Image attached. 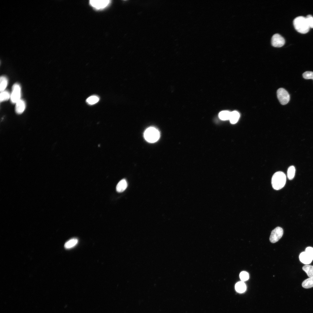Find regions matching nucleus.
Returning a JSON list of instances; mask_svg holds the SVG:
<instances>
[{
  "mask_svg": "<svg viewBox=\"0 0 313 313\" xmlns=\"http://www.w3.org/2000/svg\"><path fill=\"white\" fill-rule=\"evenodd\" d=\"M293 23L295 29L299 32L304 34L309 32L310 28L306 17H298L294 19Z\"/></svg>",
  "mask_w": 313,
  "mask_h": 313,
  "instance_id": "f03ea898",
  "label": "nucleus"
},
{
  "mask_svg": "<svg viewBox=\"0 0 313 313\" xmlns=\"http://www.w3.org/2000/svg\"><path fill=\"white\" fill-rule=\"evenodd\" d=\"M285 42L284 39L278 34L273 35L271 39L272 45L275 47H282L284 45Z\"/></svg>",
  "mask_w": 313,
  "mask_h": 313,
  "instance_id": "0eeeda50",
  "label": "nucleus"
},
{
  "mask_svg": "<svg viewBox=\"0 0 313 313\" xmlns=\"http://www.w3.org/2000/svg\"><path fill=\"white\" fill-rule=\"evenodd\" d=\"M305 252L313 259V248L309 247L306 248Z\"/></svg>",
  "mask_w": 313,
  "mask_h": 313,
  "instance_id": "393cba45",
  "label": "nucleus"
},
{
  "mask_svg": "<svg viewBox=\"0 0 313 313\" xmlns=\"http://www.w3.org/2000/svg\"><path fill=\"white\" fill-rule=\"evenodd\" d=\"M231 112L228 111H223L219 114V118L222 120H229Z\"/></svg>",
  "mask_w": 313,
  "mask_h": 313,
  "instance_id": "a211bd4d",
  "label": "nucleus"
},
{
  "mask_svg": "<svg viewBox=\"0 0 313 313\" xmlns=\"http://www.w3.org/2000/svg\"><path fill=\"white\" fill-rule=\"evenodd\" d=\"M286 181L285 174L281 171L277 172L273 175L272 178V187L274 190H279L284 187Z\"/></svg>",
  "mask_w": 313,
  "mask_h": 313,
  "instance_id": "f257e3e1",
  "label": "nucleus"
},
{
  "mask_svg": "<svg viewBox=\"0 0 313 313\" xmlns=\"http://www.w3.org/2000/svg\"><path fill=\"white\" fill-rule=\"evenodd\" d=\"M295 172V168L293 165L289 167L287 171V176L288 179L290 180H292L294 177Z\"/></svg>",
  "mask_w": 313,
  "mask_h": 313,
  "instance_id": "6ab92c4d",
  "label": "nucleus"
},
{
  "mask_svg": "<svg viewBox=\"0 0 313 313\" xmlns=\"http://www.w3.org/2000/svg\"><path fill=\"white\" fill-rule=\"evenodd\" d=\"M283 233V230L281 228L276 227L271 232L270 237V241L272 243L277 242L281 238Z\"/></svg>",
  "mask_w": 313,
  "mask_h": 313,
  "instance_id": "423d86ee",
  "label": "nucleus"
},
{
  "mask_svg": "<svg viewBox=\"0 0 313 313\" xmlns=\"http://www.w3.org/2000/svg\"><path fill=\"white\" fill-rule=\"evenodd\" d=\"M127 186V183L126 180L124 179H122L117 184L116 187V190L118 192H122L125 190Z\"/></svg>",
  "mask_w": 313,
  "mask_h": 313,
  "instance_id": "9b49d317",
  "label": "nucleus"
},
{
  "mask_svg": "<svg viewBox=\"0 0 313 313\" xmlns=\"http://www.w3.org/2000/svg\"><path fill=\"white\" fill-rule=\"evenodd\" d=\"M303 77L305 79H312L313 80V72L307 71L303 74Z\"/></svg>",
  "mask_w": 313,
  "mask_h": 313,
  "instance_id": "4be33fe9",
  "label": "nucleus"
},
{
  "mask_svg": "<svg viewBox=\"0 0 313 313\" xmlns=\"http://www.w3.org/2000/svg\"><path fill=\"white\" fill-rule=\"evenodd\" d=\"M246 288V285L243 281H239L236 283L235 285V289L238 292L242 293L244 292Z\"/></svg>",
  "mask_w": 313,
  "mask_h": 313,
  "instance_id": "f8f14e48",
  "label": "nucleus"
},
{
  "mask_svg": "<svg viewBox=\"0 0 313 313\" xmlns=\"http://www.w3.org/2000/svg\"><path fill=\"white\" fill-rule=\"evenodd\" d=\"M0 81V90L1 92L4 91L6 88L8 81L7 78L3 76L1 77Z\"/></svg>",
  "mask_w": 313,
  "mask_h": 313,
  "instance_id": "f3484780",
  "label": "nucleus"
},
{
  "mask_svg": "<svg viewBox=\"0 0 313 313\" xmlns=\"http://www.w3.org/2000/svg\"><path fill=\"white\" fill-rule=\"evenodd\" d=\"M78 240L76 238L72 239L67 242L64 245V247L67 249H69L75 246L78 243Z\"/></svg>",
  "mask_w": 313,
  "mask_h": 313,
  "instance_id": "dca6fc26",
  "label": "nucleus"
},
{
  "mask_svg": "<svg viewBox=\"0 0 313 313\" xmlns=\"http://www.w3.org/2000/svg\"><path fill=\"white\" fill-rule=\"evenodd\" d=\"M26 107L24 101L20 99L16 103L15 106V111L17 114H22L24 111Z\"/></svg>",
  "mask_w": 313,
  "mask_h": 313,
  "instance_id": "9d476101",
  "label": "nucleus"
},
{
  "mask_svg": "<svg viewBox=\"0 0 313 313\" xmlns=\"http://www.w3.org/2000/svg\"><path fill=\"white\" fill-rule=\"evenodd\" d=\"M108 0H91L90 3L93 7L97 8L100 9L106 7L109 3Z\"/></svg>",
  "mask_w": 313,
  "mask_h": 313,
  "instance_id": "6e6552de",
  "label": "nucleus"
},
{
  "mask_svg": "<svg viewBox=\"0 0 313 313\" xmlns=\"http://www.w3.org/2000/svg\"><path fill=\"white\" fill-rule=\"evenodd\" d=\"M306 18L310 28H313V17L309 14Z\"/></svg>",
  "mask_w": 313,
  "mask_h": 313,
  "instance_id": "b1692460",
  "label": "nucleus"
},
{
  "mask_svg": "<svg viewBox=\"0 0 313 313\" xmlns=\"http://www.w3.org/2000/svg\"><path fill=\"white\" fill-rule=\"evenodd\" d=\"M99 99L96 95H92L88 97L86 99L87 102L89 104L93 105L98 102Z\"/></svg>",
  "mask_w": 313,
  "mask_h": 313,
  "instance_id": "aec40b11",
  "label": "nucleus"
},
{
  "mask_svg": "<svg viewBox=\"0 0 313 313\" xmlns=\"http://www.w3.org/2000/svg\"><path fill=\"white\" fill-rule=\"evenodd\" d=\"M302 285L305 288H309L313 287V277H309L303 281Z\"/></svg>",
  "mask_w": 313,
  "mask_h": 313,
  "instance_id": "4468645a",
  "label": "nucleus"
},
{
  "mask_svg": "<svg viewBox=\"0 0 313 313\" xmlns=\"http://www.w3.org/2000/svg\"><path fill=\"white\" fill-rule=\"evenodd\" d=\"M239 276L241 280L242 281L247 280L249 278L248 273L245 271L241 272L240 273Z\"/></svg>",
  "mask_w": 313,
  "mask_h": 313,
  "instance_id": "5701e85b",
  "label": "nucleus"
},
{
  "mask_svg": "<svg viewBox=\"0 0 313 313\" xmlns=\"http://www.w3.org/2000/svg\"><path fill=\"white\" fill-rule=\"evenodd\" d=\"M278 98L280 103L283 105L287 104L290 100V96L288 92L284 89L281 88L277 91Z\"/></svg>",
  "mask_w": 313,
  "mask_h": 313,
  "instance_id": "20e7f679",
  "label": "nucleus"
},
{
  "mask_svg": "<svg viewBox=\"0 0 313 313\" xmlns=\"http://www.w3.org/2000/svg\"><path fill=\"white\" fill-rule=\"evenodd\" d=\"M144 136L147 141L150 143H154L159 140L160 134L159 131L156 128L150 127L145 131Z\"/></svg>",
  "mask_w": 313,
  "mask_h": 313,
  "instance_id": "7ed1b4c3",
  "label": "nucleus"
},
{
  "mask_svg": "<svg viewBox=\"0 0 313 313\" xmlns=\"http://www.w3.org/2000/svg\"><path fill=\"white\" fill-rule=\"evenodd\" d=\"M21 95L20 86L18 84L15 83L12 86V92L10 95L11 102L13 103H16L20 99Z\"/></svg>",
  "mask_w": 313,
  "mask_h": 313,
  "instance_id": "39448f33",
  "label": "nucleus"
},
{
  "mask_svg": "<svg viewBox=\"0 0 313 313\" xmlns=\"http://www.w3.org/2000/svg\"><path fill=\"white\" fill-rule=\"evenodd\" d=\"M10 96L9 93L7 91H4L1 92L0 94V101L1 102L8 100Z\"/></svg>",
  "mask_w": 313,
  "mask_h": 313,
  "instance_id": "412c9836",
  "label": "nucleus"
},
{
  "mask_svg": "<svg viewBox=\"0 0 313 313\" xmlns=\"http://www.w3.org/2000/svg\"><path fill=\"white\" fill-rule=\"evenodd\" d=\"M300 261L303 263L307 265L311 263L313 259L306 252L301 253L299 256Z\"/></svg>",
  "mask_w": 313,
  "mask_h": 313,
  "instance_id": "1a4fd4ad",
  "label": "nucleus"
},
{
  "mask_svg": "<svg viewBox=\"0 0 313 313\" xmlns=\"http://www.w3.org/2000/svg\"><path fill=\"white\" fill-rule=\"evenodd\" d=\"M303 270L309 277H313V266L306 265L302 267Z\"/></svg>",
  "mask_w": 313,
  "mask_h": 313,
  "instance_id": "2eb2a0df",
  "label": "nucleus"
},
{
  "mask_svg": "<svg viewBox=\"0 0 313 313\" xmlns=\"http://www.w3.org/2000/svg\"><path fill=\"white\" fill-rule=\"evenodd\" d=\"M240 114L237 111H234L231 112L230 121L232 124H235L237 122L239 118Z\"/></svg>",
  "mask_w": 313,
  "mask_h": 313,
  "instance_id": "ddd939ff",
  "label": "nucleus"
}]
</instances>
